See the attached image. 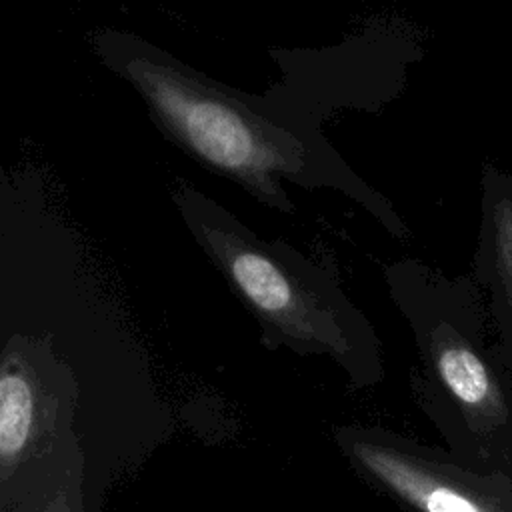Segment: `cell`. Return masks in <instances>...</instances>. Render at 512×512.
Segmentation results:
<instances>
[{
    "label": "cell",
    "mask_w": 512,
    "mask_h": 512,
    "mask_svg": "<svg viewBox=\"0 0 512 512\" xmlns=\"http://www.w3.org/2000/svg\"><path fill=\"white\" fill-rule=\"evenodd\" d=\"M92 46L98 60L136 90L168 140L266 208L294 212L286 184L330 188L394 238L410 236L394 206L348 166L298 102L234 90L134 32L98 30Z\"/></svg>",
    "instance_id": "obj_1"
},
{
    "label": "cell",
    "mask_w": 512,
    "mask_h": 512,
    "mask_svg": "<svg viewBox=\"0 0 512 512\" xmlns=\"http://www.w3.org/2000/svg\"><path fill=\"white\" fill-rule=\"evenodd\" d=\"M384 280L416 344L414 390L456 458L512 478V370L478 282L416 258L388 264Z\"/></svg>",
    "instance_id": "obj_2"
},
{
    "label": "cell",
    "mask_w": 512,
    "mask_h": 512,
    "mask_svg": "<svg viewBox=\"0 0 512 512\" xmlns=\"http://www.w3.org/2000/svg\"><path fill=\"white\" fill-rule=\"evenodd\" d=\"M172 200L194 242L258 322L268 350L326 356L358 386L382 380L376 330L334 272L282 240L254 234L196 186L180 182Z\"/></svg>",
    "instance_id": "obj_3"
},
{
    "label": "cell",
    "mask_w": 512,
    "mask_h": 512,
    "mask_svg": "<svg viewBox=\"0 0 512 512\" xmlns=\"http://www.w3.org/2000/svg\"><path fill=\"white\" fill-rule=\"evenodd\" d=\"M354 450L422 512H512L508 476L384 444L358 442Z\"/></svg>",
    "instance_id": "obj_4"
},
{
    "label": "cell",
    "mask_w": 512,
    "mask_h": 512,
    "mask_svg": "<svg viewBox=\"0 0 512 512\" xmlns=\"http://www.w3.org/2000/svg\"><path fill=\"white\" fill-rule=\"evenodd\" d=\"M492 330L512 370V172L484 160L480 170V224L472 258Z\"/></svg>",
    "instance_id": "obj_5"
}]
</instances>
